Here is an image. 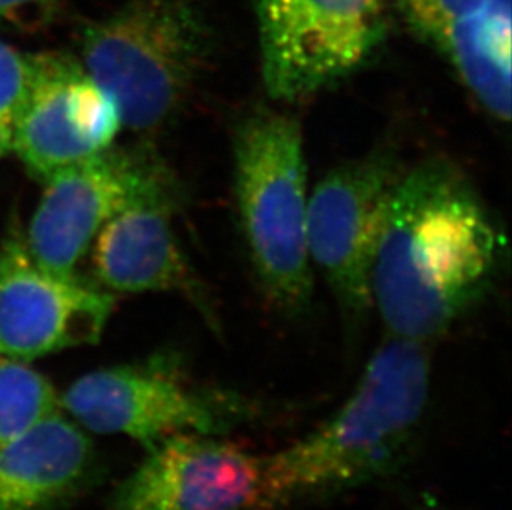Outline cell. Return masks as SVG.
I'll use <instances>...</instances> for the list:
<instances>
[{"mask_svg": "<svg viewBox=\"0 0 512 510\" xmlns=\"http://www.w3.org/2000/svg\"><path fill=\"white\" fill-rule=\"evenodd\" d=\"M174 211L168 204L136 203L115 214L93 239V272L113 292H179L218 328L208 292L174 236Z\"/></svg>", "mask_w": 512, "mask_h": 510, "instance_id": "7c38bea8", "label": "cell"}, {"mask_svg": "<svg viewBox=\"0 0 512 510\" xmlns=\"http://www.w3.org/2000/svg\"><path fill=\"white\" fill-rule=\"evenodd\" d=\"M415 510H448L446 507L436 504L435 501L421 502L420 506L416 507Z\"/></svg>", "mask_w": 512, "mask_h": 510, "instance_id": "ac0fdd59", "label": "cell"}, {"mask_svg": "<svg viewBox=\"0 0 512 510\" xmlns=\"http://www.w3.org/2000/svg\"><path fill=\"white\" fill-rule=\"evenodd\" d=\"M211 32L199 0H126L80 35L83 68L130 130L168 125L208 67Z\"/></svg>", "mask_w": 512, "mask_h": 510, "instance_id": "277c9868", "label": "cell"}, {"mask_svg": "<svg viewBox=\"0 0 512 510\" xmlns=\"http://www.w3.org/2000/svg\"><path fill=\"white\" fill-rule=\"evenodd\" d=\"M62 12V0H0V29L35 34L49 29Z\"/></svg>", "mask_w": 512, "mask_h": 510, "instance_id": "e0dca14e", "label": "cell"}, {"mask_svg": "<svg viewBox=\"0 0 512 510\" xmlns=\"http://www.w3.org/2000/svg\"><path fill=\"white\" fill-rule=\"evenodd\" d=\"M97 449L55 413L0 448V510H62L98 481Z\"/></svg>", "mask_w": 512, "mask_h": 510, "instance_id": "4fadbf2b", "label": "cell"}, {"mask_svg": "<svg viewBox=\"0 0 512 510\" xmlns=\"http://www.w3.org/2000/svg\"><path fill=\"white\" fill-rule=\"evenodd\" d=\"M30 222L27 247L50 274L75 279V269L98 231L136 203L178 209L181 184L163 159L146 148H107L58 171Z\"/></svg>", "mask_w": 512, "mask_h": 510, "instance_id": "8992f818", "label": "cell"}, {"mask_svg": "<svg viewBox=\"0 0 512 510\" xmlns=\"http://www.w3.org/2000/svg\"><path fill=\"white\" fill-rule=\"evenodd\" d=\"M423 343L388 338L347 400L314 431L264 456L252 510H300L393 476L415 451L430 405Z\"/></svg>", "mask_w": 512, "mask_h": 510, "instance_id": "7a4b0ae2", "label": "cell"}, {"mask_svg": "<svg viewBox=\"0 0 512 510\" xmlns=\"http://www.w3.org/2000/svg\"><path fill=\"white\" fill-rule=\"evenodd\" d=\"M232 151L237 216L252 269L269 304L299 317L314 295L299 121L257 106L237 123Z\"/></svg>", "mask_w": 512, "mask_h": 510, "instance_id": "3957f363", "label": "cell"}, {"mask_svg": "<svg viewBox=\"0 0 512 510\" xmlns=\"http://www.w3.org/2000/svg\"><path fill=\"white\" fill-rule=\"evenodd\" d=\"M54 386L39 371L0 358V448L57 413Z\"/></svg>", "mask_w": 512, "mask_h": 510, "instance_id": "9a60e30c", "label": "cell"}, {"mask_svg": "<svg viewBox=\"0 0 512 510\" xmlns=\"http://www.w3.org/2000/svg\"><path fill=\"white\" fill-rule=\"evenodd\" d=\"M78 423L98 434H126L146 451L179 433L229 436L276 414L266 400L191 380L178 353L93 371L62 398Z\"/></svg>", "mask_w": 512, "mask_h": 510, "instance_id": "5b68a950", "label": "cell"}, {"mask_svg": "<svg viewBox=\"0 0 512 510\" xmlns=\"http://www.w3.org/2000/svg\"><path fill=\"white\" fill-rule=\"evenodd\" d=\"M30 83L12 150L40 181L112 146L123 121L115 98L63 52L29 53Z\"/></svg>", "mask_w": 512, "mask_h": 510, "instance_id": "9c48e42d", "label": "cell"}, {"mask_svg": "<svg viewBox=\"0 0 512 510\" xmlns=\"http://www.w3.org/2000/svg\"><path fill=\"white\" fill-rule=\"evenodd\" d=\"M115 297L82 280L42 269L19 231L0 247V357L34 360L65 348L95 345Z\"/></svg>", "mask_w": 512, "mask_h": 510, "instance_id": "30bf717a", "label": "cell"}, {"mask_svg": "<svg viewBox=\"0 0 512 510\" xmlns=\"http://www.w3.org/2000/svg\"><path fill=\"white\" fill-rule=\"evenodd\" d=\"M385 2L254 0L269 97L300 102L362 67L385 37Z\"/></svg>", "mask_w": 512, "mask_h": 510, "instance_id": "52a82bcc", "label": "cell"}, {"mask_svg": "<svg viewBox=\"0 0 512 510\" xmlns=\"http://www.w3.org/2000/svg\"><path fill=\"white\" fill-rule=\"evenodd\" d=\"M264 456L228 436L179 433L148 449L108 510H252Z\"/></svg>", "mask_w": 512, "mask_h": 510, "instance_id": "8fae6325", "label": "cell"}, {"mask_svg": "<svg viewBox=\"0 0 512 510\" xmlns=\"http://www.w3.org/2000/svg\"><path fill=\"white\" fill-rule=\"evenodd\" d=\"M30 55L0 40V158L12 150L15 120L30 83Z\"/></svg>", "mask_w": 512, "mask_h": 510, "instance_id": "2e32d148", "label": "cell"}, {"mask_svg": "<svg viewBox=\"0 0 512 510\" xmlns=\"http://www.w3.org/2000/svg\"><path fill=\"white\" fill-rule=\"evenodd\" d=\"M421 39L443 53L459 78L488 85L511 68V0H393Z\"/></svg>", "mask_w": 512, "mask_h": 510, "instance_id": "5bb4252c", "label": "cell"}, {"mask_svg": "<svg viewBox=\"0 0 512 510\" xmlns=\"http://www.w3.org/2000/svg\"><path fill=\"white\" fill-rule=\"evenodd\" d=\"M503 239L459 169L423 161L400 176L372 270V304L388 335H445L493 282Z\"/></svg>", "mask_w": 512, "mask_h": 510, "instance_id": "6da1fadb", "label": "cell"}, {"mask_svg": "<svg viewBox=\"0 0 512 510\" xmlns=\"http://www.w3.org/2000/svg\"><path fill=\"white\" fill-rule=\"evenodd\" d=\"M400 176L393 154L377 150L332 169L309 196L310 262L330 285L350 332L373 308V264Z\"/></svg>", "mask_w": 512, "mask_h": 510, "instance_id": "ba28073f", "label": "cell"}]
</instances>
